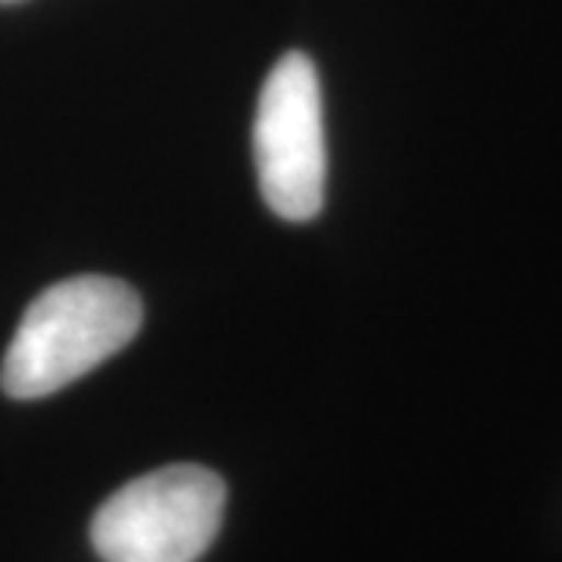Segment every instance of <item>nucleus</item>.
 Returning <instances> with one entry per match:
<instances>
[{
    "label": "nucleus",
    "instance_id": "f257e3e1",
    "mask_svg": "<svg viewBox=\"0 0 562 562\" xmlns=\"http://www.w3.org/2000/svg\"><path fill=\"white\" fill-rule=\"evenodd\" d=\"M144 310L120 279L57 281L29 303L7 347L0 387L13 401H38L79 382L138 335Z\"/></svg>",
    "mask_w": 562,
    "mask_h": 562
},
{
    "label": "nucleus",
    "instance_id": "f03ea898",
    "mask_svg": "<svg viewBox=\"0 0 562 562\" xmlns=\"http://www.w3.org/2000/svg\"><path fill=\"white\" fill-rule=\"evenodd\" d=\"M225 482L203 465H166L103 503L91 543L103 562H198L216 541Z\"/></svg>",
    "mask_w": 562,
    "mask_h": 562
},
{
    "label": "nucleus",
    "instance_id": "7ed1b4c3",
    "mask_svg": "<svg viewBox=\"0 0 562 562\" xmlns=\"http://www.w3.org/2000/svg\"><path fill=\"white\" fill-rule=\"evenodd\" d=\"M254 154L260 191L272 213L288 222L313 220L325 201V122L319 76L313 60L291 50L262 85Z\"/></svg>",
    "mask_w": 562,
    "mask_h": 562
}]
</instances>
